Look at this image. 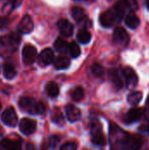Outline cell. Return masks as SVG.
I'll return each instance as SVG.
<instances>
[{
	"label": "cell",
	"mask_w": 149,
	"mask_h": 150,
	"mask_svg": "<svg viewBox=\"0 0 149 150\" xmlns=\"http://www.w3.org/2000/svg\"><path fill=\"white\" fill-rule=\"evenodd\" d=\"M51 119H52V121L59 126H62L64 124V117H63V114L62 112L60 111V109L58 108H55L53 112H52V115H51Z\"/></svg>",
	"instance_id": "603a6c76"
},
{
	"label": "cell",
	"mask_w": 149,
	"mask_h": 150,
	"mask_svg": "<svg viewBox=\"0 0 149 150\" xmlns=\"http://www.w3.org/2000/svg\"><path fill=\"white\" fill-rule=\"evenodd\" d=\"M123 75L125 77L126 84L127 86H135L138 83V76L136 72L130 67H126L123 69Z\"/></svg>",
	"instance_id": "7c38bea8"
},
{
	"label": "cell",
	"mask_w": 149,
	"mask_h": 150,
	"mask_svg": "<svg viewBox=\"0 0 149 150\" xmlns=\"http://www.w3.org/2000/svg\"><path fill=\"white\" fill-rule=\"evenodd\" d=\"M109 76L110 78L112 80V82L114 83L115 86H117L118 88H122L124 86V84L126 83L125 81V77L124 75H120V72L119 71V69H112L109 71Z\"/></svg>",
	"instance_id": "5bb4252c"
},
{
	"label": "cell",
	"mask_w": 149,
	"mask_h": 150,
	"mask_svg": "<svg viewBox=\"0 0 149 150\" xmlns=\"http://www.w3.org/2000/svg\"><path fill=\"white\" fill-rule=\"evenodd\" d=\"M58 27L60 29L61 33L65 37H70L73 34V30H74L73 25L67 19L64 18L60 19L58 21Z\"/></svg>",
	"instance_id": "9a60e30c"
},
{
	"label": "cell",
	"mask_w": 149,
	"mask_h": 150,
	"mask_svg": "<svg viewBox=\"0 0 149 150\" xmlns=\"http://www.w3.org/2000/svg\"><path fill=\"white\" fill-rule=\"evenodd\" d=\"M22 1H23V0H9L8 2L11 4V6L13 7V9H14V8L18 7V6L21 4Z\"/></svg>",
	"instance_id": "836d02e7"
},
{
	"label": "cell",
	"mask_w": 149,
	"mask_h": 150,
	"mask_svg": "<svg viewBox=\"0 0 149 150\" xmlns=\"http://www.w3.org/2000/svg\"><path fill=\"white\" fill-rule=\"evenodd\" d=\"M76 38L78 41L82 44H88L91 40V34L86 29H81L76 35Z\"/></svg>",
	"instance_id": "7402d4cb"
},
{
	"label": "cell",
	"mask_w": 149,
	"mask_h": 150,
	"mask_svg": "<svg viewBox=\"0 0 149 150\" xmlns=\"http://www.w3.org/2000/svg\"><path fill=\"white\" fill-rule=\"evenodd\" d=\"M46 92L50 98H56L60 92L58 84L54 82H49L46 85Z\"/></svg>",
	"instance_id": "44dd1931"
},
{
	"label": "cell",
	"mask_w": 149,
	"mask_h": 150,
	"mask_svg": "<svg viewBox=\"0 0 149 150\" xmlns=\"http://www.w3.org/2000/svg\"><path fill=\"white\" fill-rule=\"evenodd\" d=\"M32 29H33L32 19L29 15H25L18 25V30L22 33H29L32 31Z\"/></svg>",
	"instance_id": "8fae6325"
},
{
	"label": "cell",
	"mask_w": 149,
	"mask_h": 150,
	"mask_svg": "<svg viewBox=\"0 0 149 150\" xmlns=\"http://www.w3.org/2000/svg\"><path fill=\"white\" fill-rule=\"evenodd\" d=\"M60 142V137L59 136H56V135H53L49 138V142H48V144H49V147L50 148H55L57 146V144L59 143Z\"/></svg>",
	"instance_id": "4dcf8cb0"
},
{
	"label": "cell",
	"mask_w": 149,
	"mask_h": 150,
	"mask_svg": "<svg viewBox=\"0 0 149 150\" xmlns=\"http://www.w3.org/2000/svg\"><path fill=\"white\" fill-rule=\"evenodd\" d=\"M84 98V91L82 87H76L73 91H72V98L76 102H79Z\"/></svg>",
	"instance_id": "83f0119b"
},
{
	"label": "cell",
	"mask_w": 149,
	"mask_h": 150,
	"mask_svg": "<svg viewBox=\"0 0 149 150\" xmlns=\"http://www.w3.org/2000/svg\"><path fill=\"white\" fill-rule=\"evenodd\" d=\"M111 135L115 137V144L117 148L122 149H139L141 145V141L137 137H132L131 135L122 132L117 126L111 125Z\"/></svg>",
	"instance_id": "6da1fadb"
},
{
	"label": "cell",
	"mask_w": 149,
	"mask_h": 150,
	"mask_svg": "<svg viewBox=\"0 0 149 150\" xmlns=\"http://www.w3.org/2000/svg\"><path fill=\"white\" fill-rule=\"evenodd\" d=\"M144 113H145V110L143 108H140V107L133 108L125 115L124 120L126 123H133V122L139 121L143 117Z\"/></svg>",
	"instance_id": "9c48e42d"
},
{
	"label": "cell",
	"mask_w": 149,
	"mask_h": 150,
	"mask_svg": "<svg viewBox=\"0 0 149 150\" xmlns=\"http://www.w3.org/2000/svg\"><path fill=\"white\" fill-rule=\"evenodd\" d=\"M22 57L25 65L33 63L37 58V49L32 45H25L22 50Z\"/></svg>",
	"instance_id": "5b68a950"
},
{
	"label": "cell",
	"mask_w": 149,
	"mask_h": 150,
	"mask_svg": "<svg viewBox=\"0 0 149 150\" xmlns=\"http://www.w3.org/2000/svg\"><path fill=\"white\" fill-rule=\"evenodd\" d=\"M146 4H147V7H148V9L149 10V0H147V1H146Z\"/></svg>",
	"instance_id": "e575fe53"
},
{
	"label": "cell",
	"mask_w": 149,
	"mask_h": 150,
	"mask_svg": "<svg viewBox=\"0 0 149 150\" xmlns=\"http://www.w3.org/2000/svg\"><path fill=\"white\" fill-rule=\"evenodd\" d=\"M2 134H3V130H2V128L0 127V135H1Z\"/></svg>",
	"instance_id": "8d00e7d4"
},
{
	"label": "cell",
	"mask_w": 149,
	"mask_h": 150,
	"mask_svg": "<svg viewBox=\"0 0 149 150\" xmlns=\"http://www.w3.org/2000/svg\"><path fill=\"white\" fill-rule=\"evenodd\" d=\"M21 148V143L18 141H11L9 139H4L0 142V149H19Z\"/></svg>",
	"instance_id": "e0dca14e"
},
{
	"label": "cell",
	"mask_w": 149,
	"mask_h": 150,
	"mask_svg": "<svg viewBox=\"0 0 149 150\" xmlns=\"http://www.w3.org/2000/svg\"><path fill=\"white\" fill-rule=\"evenodd\" d=\"M8 18L7 17H2L0 18V29L5 28L8 25Z\"/></svg>",
	"instance_id": "d6a6232c"
},
{
	"label": "cell",
	"mask_w": 149,
	"mask_h": 150,
	"mask_svg": "<svg viewBox=\"0 0 149 150\" xmlns=\"http://www.w3.org/2000/svg\"><path fill=\"white\" fill-rule=\"evenodd\" d=\"M125 22H126V25L131 28V29H135L139 26L140 25V18L133 12V13H129L126 16V18H125Z\"/></svg>",
	"instance_id": "d6986e66"
},
{
	"label": "cell",
	"mask_w": 149,
	"mask_h": 150,
	"mask_svg": "<svg viewBox=\"0 0 149 150\" xmlns=\"http://www.w3.org/2000/svg\"><path fill=\"white\" fill-rule=\"evenodd\" d=\"M54 54L50 48H46L41 51L39 56V63L41 66H47L54 62Z\"/></svg>",
	"instance_id": "4fadbf2b"
},
{
	"label": "cell",
	"mask_w": 149,
	"mask_h": 150,
	"mask_svg": "<svg viewBox=\"0 0 149 150\" xmlns=\"http://www.w3.org/2000/svg\"><path fill=\"white\" fill-rule=\"evenodd\" d=\"M115 8L122 17H125L129 13L136 11L139 8V4L136 0H120L116 4Z\"/></svg>",
	"instance_id": "3957f363"
},
{
	"label": "cell",
	"mask_w": 149,
	"mask_h": 150,
	"mask_svg": "<svg viewBox=\"0 0 149 150\" xmlns=\"http://www.w3.org/2000/svg\"><path fill=\"white\" fill-rule=\"evenodd\" d=\"M17 75V70L15 67L10 63V62H5L4 64V76L7 79H12L16 76Z\"/></svg>",
	"instance_id": "ffe728a7"
},
{
	"label": "cell",
	"mask_w": 149,
	"mask_h": 150,
	"mask_svg": "<svg viewBox=\"0 0 149 150\" xmlns=\"http://www.w3.org/2000/svg\"><path fill=\"white\" fill-rule=\"evenodd\" d=\"M68 46L69 44H68L65 40L61 38L57 39L54 42V47L60 53H66L68 50Z\"/></svg>",
	"instance_id": "cb8c5ba5"
},
{
	"label": "cell",
	"mask_w": 149,
	"mask_h": 150,
	"mask_svg": "<svg viewBox=\"0 0 149 150\" xmlns=\"http://www.w3.org/2000/svg\"><path fill=\"white\" fill-rule=\"evenodd\" d=\"M91 71L93 73L94 76L99 77V76H102L104 75V68L98 64V63H94L91 67Z\"/></svg>",
	"instance_id": "f1b7e54d"
},
{
	"label": "cell",
	"mask_w": 149,
	"mask_h": 150,
	"mask_svg": "<svg viewBox=\"0 0 149 150\" xmlns=\"http://www.w3.org/2000/svg\"><path fill=\"white\" fill-rule=\"evenodd\" d=\"M65 111H66L67 118H68V120L70 122H76V121H77L80 119V117H81V112H80V110L76 106H75L73 105H68L65 107Z\"/></svg>",
	"instance_id": "2e32d148"
},
{
	"label": "cell",
	"mask_w": 149,
	"mask_h": 150,
	"mask_svg": "<svg viewBox=\"0 0 149 150\" xmlns=\"http://www.w3.org/2000/svg\"><path fill=\"white\" fill-rule=\"evenodd\" d=\"M18 105L21 110L31 114H36L37 102H35L33 98L29 97H22L18 101Z\"/></svg>",
	"instance_id": "ba28073f"
},
{
	"label": "cell",
	"mask_w": 149,
	"mask_h": 150,
	"mask_svg": "<svg viewBox=\"0 0 149 150\" xmlns=\"http://www.w3.org/2000/svg\"><path fill=\"white\" fill-rule=\"evenodd\" d=\"M46 105L42 102H37L36 105V114H44L46 112Z\"/></svg>",
	"instance_id": "f546056e"
},
{
	"label": "cell",
	"mask_w": 149,
	"mask_h": 150,
	"mask_svg": "<svg viewBox=\"0 0 149 150\" xmlns=\"http://www.w3.org/2000/svg\"><path fill=\"white\" fill-rule=\"evenodd\" d=\"M70 65V60L66 56H58L54 61V66L56 69H64Z\"/></svg>",
	"instance_id": "ac0fdd59"
},
{
	"label": "cell",
	"mask_w": 149,
	"mask_h": 150,
	"mask_svg": "<svg viewBox=\"0 0 149 150\" xmlns=\"http://www.w3.org/2000/svg\"><path fill=\"white\" fill-rule=\"evenodd\" d=\"M68 52H69L71 57H73V58L78 57L81 54V49H80L79 45L76 41H72L68 46Z\"/></svg>",
	"instance_id": "4316f807"
},
{
	"label": "cell",
	"mask_w": 149,
	"mask_h": 150,
	"mask_svg": "<svg viewBox=\"0 0 149 150\" xmlns=\"http://www.w3.org/2000/svg\"><path fill=\"white\" fill-rule=\"evenodd\" d=\"M72 16L76 22H81L84 19V11L79 6H74L72 8Z\"/></svg>",
	"instance_id": "484cf974"
},
{
	"label": "cell",
	"mask_w": 149,
	"mask_h": 150,
	"mask_svg": "<svg viewBox=\"0 0 149 150\" xmlns=\"http://www.w3.org/2000/svg\"><path fill=\"white\" fill-rule=\"evenodd\" d=\"M77 149V145L75 142H67L61 147V150H75Z\"/></svg>",
	"instance_id": "1f68e13d"
},
{
	"label": "cell",
	"mask_w": 149,
	"mask_h": 150,
	"mask_svg": "<svg viewBox=\"0 0 149 150\" xmlns=\"http://www.w3.org/2000/svg\"><path fill=\"white\" fill-rule=\"evenodd\" d=\"M91 135H92L91 142L94 145L99 146V147H103L105 145L106 140L101 129L99 128V124L93 123L92 127H91Z\"/></svg>",
	"instance_id": "277c9868"
},
{
	"label": "cell",
	"mask_w": 149,
	"mask_h": 150,
	"mask_svg": "<svg viewBox=\"0 0 149 150\" xmlns=\"http://www.w3.org/2000/svg\"><path fill=\"white\" fill-rule=\"evenodd\" d=\"M147 105L149 106V96L148 98V99H147Z\"/></svg>",
	"instance_id": "d590c367"
},
{
	"label": "cell",
	"mask_w": 149,
	"mask_h": 150,
	"mask_svg": "<svg viewBox=\"0 0 149 150\" xmlns=\"http://www.w3.org/2000/svg\"><path fill=\"white\" fill-rule=\"evenodd\" d=\"M122 18L123 17L119 13V11L114 7V9L104 11L99 17V21L104 27H111L117 24L118 22H119L122 19Z\"/></svg>",
	"instance_id": "7a4b0ae2"
},
{
	"label": "cell",
	"mask_w": 149,
	"mask_h": 150,
	"mask_svg": "<svg viewBox=\"0 0 149 150\" xmlns=\"http://www.w3.org/2000/svg\"><path fill=\"white\" fill-rule=\"evenodd\" d=\"M2 121L9 126V127H15L18 124V117H17V113L14 110L13 107L10 106L8 107L3 113L1 116Z\"/></svg>",
	"instance_id": "52a82bcc"
},
{
	"label": "cell",
	"mask_w": 149,
	"mask_h": 150,
	"mask_svg": "<svg viewBox=\"0 0 149 150\" xmlns=\"http://www.w3.org/2000/svg\"><path fill=\"white\" fill-rule=\"evenodd\" d=\"M1 106H2V105H1V102H0V109H1Z\"/></svg>",
	"instance_id": "f35d334b"
},
{
	"label": "cell",
	"mask_w": 149,
	"mask_h": 150,
	"mask_svg": "<svg viewBox=\"0 0 149 150\" xmlns=\"http://www.w3.org/2000/svg\"><path fill=\"white\" fill-rule=\"evenodd\" d=\"M148 133H149V123H148Z\"/></svg>",
	"instance_id": "74e56055"
},
{
	"label": "cell",
	"mask_w": 149,
	"mask_h": 150,
	"mask_svg": "<svg viewBox=\"0 0 149 150\" xmlns=\"http://www.w3.org/2000/svg\"><path fill=\"white\" fill-rule=\"evenodd\" d=\"M129 34L127 32L120 26L115 28L113 33V40L116 44L119 46H126L129 43Z\"/></svg>",
	"instance_id": "8992f818"
},
{
	"label": "cell",
	"mask_w": 149,
	"mask_h": 150,
	"mask_svg": "<svg viewBox=\"0 0 149 150\" xmlns=\"http://www.w3.org/2000/svg\"><path fill=\"white\" fill-rule=\"evenodd\" d=\"M142 98V93L141 91H133L127 97V101L132 105H136L140 103Z\"/></svg>",
	"instance_id": "d4e9b609"
},
{
	"label": "cell",
	"mask_w": 149,
	"mask_h": 150,
	"mask_svg": "<svg viewBox=\"0 0 149 150\" xmlns=\"http://www.w3.org/2000/svg\"><path fill=\"white\" fill-rule=\"evenodd\" d=\"M36 127H37L36 121L31 119H27V118L21 120L19 123L20 131L25 135H30L33 134L36 130Z\"/></svg>",
	"instance_id": "30bf717a"
}]
</instances>
